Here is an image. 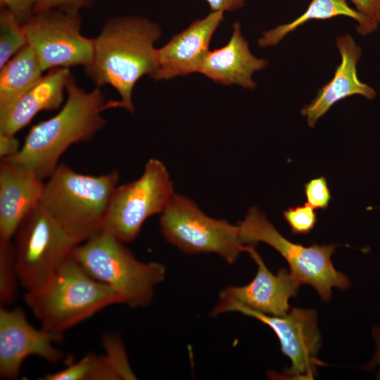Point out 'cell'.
Segmentation results:
<instances>
[{
    "label": "cell",
    "instance_id": "obj_1",
    "mask_svg": "<svg viewBox=\"0 0 380 380\" xmlns=\"http://www.w3.org/2000/svg\"><path fill=\"white\" fill-rule=\"evenodd\" d=\"M160 36V27L142 17H113L105 21L94 38L92 58L84 67L96 87L110 85L120 95V100L108 101L105 110L122 108L134 113V87L144 75L153 77L157 67L153 45Z\"/></svg>",
    "mask_w": 380,
    "mask_h": 380
},
{
    "label": "cell",
    "instance_id": "obj_2",
    "mask_svg": "<svg viewBox=\"0 0 380 380\" xmlns=\"http://www.w3.org/2000/svg\"><path fill=\"white\" fill-rule=\"evenodd\" d=\"M65 89L68 98L61 110L34 125L18 152L1 160L43 180L54 171L68 147L91 139L105 127L101 112L108 101L99 87L87 92L71 75Z\"/></svg>",
    "mask_w": 380,
    "mask_h": 380
},
{
    "label": "cell",
    "instance_id": "obj_3",
    "mask_svg": "<svg viewBox=\"0 0 380 380\" xmlns=\"http://www.w3.org/2000/svg\"><path fill=\"white\" fill-rule=\"evenodd\" d=\"M25 302L42 328L60 334L108 306L123 304L116 291L91 277L72 254L43 284L27 291Z\"/></svg>",
    "mask_w": 380,
    "mask_h": 380
},
{
    "label": "cell",
    "instance_id": "obj_4",
    "mask_svg": "<svg viewBox=\"0 0 380 380\" xmlns=\"http://www.w3.org/2000/svg\"><path fill=\"white\" fill-rule=\"evenodd\" d=\"M48 178L40 204L64 229L80 243L101 232L118 172L93 176L61 163Z\"/></svg>",
    "mask_w": 380,
    "mask_h": 380
},
{
    "label": "cell",
    "instance_id": "obj_5",
    "mask_svg": "<svg viewBox=\"0 0 380 380\" xmlns=\"http://www.w3.org/2000/svg\"><path fill=\"white\" fill-rule=\"evenodd\" d=\"M125 243L101 232L78 245L72 256L93 278L116 291L132 308L148 305L154 288L166 276L157 262L139 260Z\"/></svg>",
    "mask_w": 380,
    "mask_h": 380
},
{
    "label": "cell",
    "instance_id": "obj_6",
    "mask_svg": "<svg viewBox=\"0 0 380 380\" xmlns=\"http://www.w3.org/2000/svg\"><path fill=\"white\" fill-rule=\"evenodd\" d=\"M244 246L264 242L275 249L288 262L291 274L302 284H308L328 302L333 288L344 290L350 286L348 277L336 270L331 261L336 246H310L295 243L282 236L257 207L251 208L237 224Z\"/></svg>",
    "mask_w": 380,
    "mask_h": 380
},
{
    "label": "cell",
    "instance_id": "obj_7",
    "mask_svg": "<svg viewBox=\"0 0 380 380\" xmlns=\"http://www.w3.org/2000/svg\"><path fill=\"white\" fill-rule=\"evenodd\" d=\"M159 225L165 240L187 254L215 253L234 264L243 252L238 224L209 217L183 195H173Z\"/></svg>",
    "mask_w": 380,
    "mask_h": 380
},
{
    "label": "cell",
    "instance_id": "obj_8",
    "mask_svg": "<svg viewBox=\"0 0 380 380\" xmlns=\"http://www.w3.org/2000/svg\"><path fill=\"white\" fill-rule=\"evenodd\" d=\"M174 194L165 165L158 159H149L139 178L113 191L101 232L123 243L133 241L145 221L161 214Z\"/></svg>",
    "mask_w": 380,
    "mask_h": 380
},
{
    "label": "cell",
    "instance_id": "obj_9",
    "mask_svg": "<svg viewBox=\"0 0 380 380\" xmlns=\"http://www.w3.org/2000/svg\"><path fill=\"white\" fill-rule=\"evenodd\" d=\"M20 284L26 291L43 284L80 243L39 204L15 235Z\"/></svg>",
    "mask_w": 380,
    "mask_h": 380
},
{
    "label": "cell",
    "instance_id": "obj_10",
    "mask_svg": "<svg viewBox=\"0 0 380 380\" xmlns=\"http://www.w3.org/2000/svg\"><path fill=\"white\" fill-rule=\"evenodd\" d=\"M82 18L58 9L34 13L23 25L28 44L43 71L82 65L91 61L94 39L80 33Z\"/></svg>",
    "mask_w": 380,
    "mask_h": 380
},
{
    "label": "cell",
    "instance_id": "obj_11",
    "mask_svg": "<svg viewBox=\"0 0 380 380\" xmlns=\"http://www.w3.org/2000/svg\"><path fill=\"white\" fill-rule=\"evenodd\" d=\"M243 251L249 253L258 265L254 279L245 286L224 288L210 315L215 317L241 308L271 316L287 313L290 310L289 300L296 296L300 284L286 269L273 274L255 246L246 245Z\"/></svg>",
    "mask_w": 380,
    "mask_h": 380
},
{
    "label": "cell",
    "instance_id": "obj_12",
    "mask_svg": "<svg viewBox=\"0 0 380 380\" xmlns=\"http://www.w3.org/2000/svg\"><path fill=\"white\" fill-rule=\"evenodd\" d=\"M237 312L258 319L270 327L277 335L281 353L291 362L278 377L286 379H313L317 367L324 365L317 359L321 347L314 310L292 308L281 316H271L247 309Z\"/></svg>",
    "mask_w": 380,
    "mask_h": 380
},
{
    "label": "cell",
    "instance_id": "obj_13",
    "mask_svg": "<svg viewBox=\"0 0 380 380\" xmlns=\"http://www.w3.org/2000/svg\"><path fill=\"white\" fill-rule=\"evenodd\" d=\"M63 334L30 324L22 308H0V377L16 379L23 361L38 356L51 363L61 361L64 355L54 346L61 342Z\"/></svg>",
    "mask_w": 380,
    "mask_h": 380
},
{
    "label": "cell",
    "instance_id": "obj_14",
    "mask_svg": "<svg viewBox=\"0 0 380 380\" xmlns=\"http://www.w3.org/2000/svg\"><path fill=\"white\" fill-rule=\"evenodd\" d=\"M224 20V12L213 11L193 22L157 49V67L152 78L169 80L198 72L213 35Z\"/></svg>",
    "mask_w": 380,
    "mask_h": 380
},
{
    "label": "cell",
    "instance_id": "obj_15",
    "mask_svg": "<svg viewBox=\"0 0 380 380\" xmlns=\"http://www.w3.org/2000/svg\"><path fill=\"white\" fill-rule=\"evenodd\" d=\"M336 44L341 56V63L333 78L300 111L303 116L307 117L308 125L312 128L338 101L352 95H360L367 99H373L376 96L375 90L360 81L357 76V64L362 56L361 47L349 34L337 37Z\"/></svg>",
    "mask_w": 380,
    "mask_h": 380
},
{
    "label": "cell",
    "instance_id": "obj_16",
    "mask_svg": "<svg viewBox=\"0 0 380 380\" xmlns=\"http://www.w3.org/2000/svg\"><path fill=\"white\" fill-rule=\"evenodd\" d=\"M44 184L34 174L0 163V239L11 240L25 217L41 203Z\"/></svg>",
    "mask_w": 380,
    "mask_h": 380
},
{
    "label": "cell",
    "instance_id": "obj_17",
    "mask_svg": "<svg viewBox=\"0 0 380 380\" xmlns=\"http://www.w3.org/2000/svg\"><path fill=\"white\" fill-rule=\"evenodd\" d=\"M268 63V61L252 54L248 42L241 34V24L236 22L228 43L220 49L209 51L198 72L218 84H237L253 89L257 85L252 78L253 73L265 69Z\"/></svg>",
    "mask_w": 380,
    "mask_h": 380
},
{
    "label": "cell",
    "instance_id": "obj_18",
    "mask_svg": "<svg viewBox=\"0 0 380 380\" xmlns=\"http://www.w3.org/2000/svg\"><path fill=\"white\" fill-rule=\"evenodd\" d=\"M70 76L69 68L49 70L6 113L0 115V132L15 135L38 113L59 108Z\"/></svg>",
    "mask_w": 380,
    "mask_h": 380
},
{
    "label": "cell",
    "instance_id": "obj_19",
    "mask_svg": "<svg viewBox=\"0 0 380 380\" xmlns=\"http://www.w3.org/2000/svg\"><path fill=\"white\" fill-rule=\"evenodd\" d=\"M346 16L357 23L356 32L362 36L369 34L378 30L366 17L352 8L347 0H312L305 11L293 21L277 26L262 33L258 39L261 47L278 44L287 34L312 20H327L336 16Z\"/></svg>",
    "mask_w": 380,
    "mask_h": 380
},
{
    "label": "cell",
    "instance_id": "obj_20",
    "mask_svg": "<svg viewBox=\"0 0 380 380\" xmlns=\"http://www.w3.org/2000/svg\"><path fill=\"white\" fill-rule=\"evenodd\" d=\"M43 70L27 44L0 68V115L6 113L42 77Z\"/></svg>",
    "mask_w": 380,
    "mask_h": 380
},
{
    "label": "cell",
    "instance_id": "obj_21",
    "mask_svg": "<svg viewBox=\"0 0 380 380\" xmlns=\"http://www.w3.org/2000/svg\"><path fill=\"white\" fill-rule=\"evenodd\" d=\"M43 380H118L105 355L87 354L65 369L46 374Z\"/></svg>",
    "mask_w": 380,
    "mask_h": 380
},
{
    "label": "cell",
    "instance_id": "obj_22",
    "mask_svg": "<svg viewBox=\"0 0 380 380\" xmlns=\"http://www.w3.org/2000/svg\"><path fill=\"white\" fill-rule=\"evenodd\" d=\"M20 283L15 245L11 240L0 239V303L12 304L16 299Z\"/></svg>",
    "mask_w": 380,
    "mask_h": 380
},
{
    "label": "cell",
    "instance_id": "obj_23",
    "mask_svg": "<svg viewBox=\"0 0 380 380\" xmlns=\"http://www.w3.org/2000/svg\"><path fill=\"white\" fill-rule=\"evenodd\" d=\"M28 44L21 25L6 8L0 9V68Z\"/></svg>",
    "mask_w": 380,
    "mask_h": 380
},
{
    "label": "cell",
    "instance_id": "obj_24",
    "mask_svg": "<svg viewBox=\"0 0 380 380\" xmlns=\"http://www.w3.org/2000/svg\"><path fill=\"white\" fill-rule=\"evenodd\" d=\"M104 354L108 364L115 373L118 380L136 379L127 353L121 341L115 336L108 334L103 338Z\"/></svg>",
    "mask_w": 380,
    "mask_h": 380
},
{
    "label": "cell",
    "instance_id": "obj_25",
    "mask_svg": "<svg viewBox=\"0 0 380 380\" xmlns=\"http://www.w3.org/2000/svg\"><path fill=\"white\" fill-rule=\"evenodd\" d=\"M283 216L293 234H308L317 222V214L307 203L289 208L284 212Z\"/></svg>",
    "mask_w": 380,
    "mask_h": 380
},
{
    "label": "cell",
    "instance_id": "obj_26",
    "mask_svg": "<svg viewBox=\"0 0 380 380\" xmlns=\"http://www.w3.org/2000/svg\"><path fill=\"white\" fill-rule=\"evenodd\" d=\"M307 203L314 209H326L331 199L324 177L312 179L304 185Z\"/></svg>",
    "mask_w": 380,
    "mask_h": 380
},
{
    "label": "cell",
    "instance_id": "obj_27",
    "mask_svg": "<svg viewBox=\"0 0 380 380\" xmlns=\"http://www.w3.org/2000/svg\"><path fill=\"white\" fill-rule=\"evenodd\" d=\"M95 0H38L35 7L34 13L49 10L58 9L71 13H80L82 9L91 8Z\"/></svg>",
    "mask_w": 380,
    "mask_h": 380
},
{
    "label": "cell",
    "instance_id": "obj_28",
    "mask_svg": "<svg viewBox=\"0 0 380 380\" xmlns=\"http://www.w3.org/2000/svg\"><path fill=\"white\" fill-rule=\"evenodd\" d=\"M38 0H0L1 7L8 10L18 22L24 25L34 15V7Z\"/></svg>",
    "mask_w": 380,
    "mask_h": 380
},
{
    "label": "cell",
    "instance_id": "obj_29",
    "mask_svg": "<svg viewBox=\"0 0 380 380\" xmlns=\"http://www.w3.org/2000/svg\"><path fill=\"white\" fill-rule=\"evenodd\" d=\"M355 9L379 28L380 25V0H350Z\"/></svg>",
    "mask_w": 380,
    "mask_h": 380
},
{
    "label": "cell",
    "instance_id": "obj_30",
    "mask_svg": "<svg viewBox=\"0 0 380 380\" xmlns=\"http://www.w3.org/2000/svg\"><path fill=\"white\" fill-rule=\"evenodd\" d=\"M20 148L19 141L15 135L0 132V157L1 160L15 155Z\"/></svg>",
    "mask_w": 380,
    "mask_h": 380
},
{
    "label": "cell",
    "instance_id": "obj_31",
    "mask_svg": "<svg viewBox=\"0 0 380 380\" xmlns=\"http://www.w3.org/2000/svg\"><path fill=\"white\" fill-rule=\"evenodd\" d=\"M205 1L211 11H232L242 8L244 6L245 0H204Z\"/></svg>",
    "mask_w": 380,
    "mask_h": 380
},
{
    "label": "cell",
    "instance_id": "obj_32",
    "mask_svg": "<svg viewBox=\"0 0 380 380\" xmlns=\"http://www.w3.org/2000/svg\"><path fill=\"white\" fill-rule=\"evenodd\" d=\"M372 336L376 346V351L373 358L365 366V369H371L376 365H380V328L374 327L372 328ZM377 379H380V372L377 374Z\"/></svg>",
    "mask_w": 380,
    "mask_h": 380
},
{
    "label": "cell",
    "instance_id": "obj_33",
    "mask_svg": "<svg viewBox=\"0 0 380 380\" xmlns=\"http://www.w3.org/2000/svg\"></svg>",
    "mask_w": 380,
    "mask_h": 380
}]
</instances>
